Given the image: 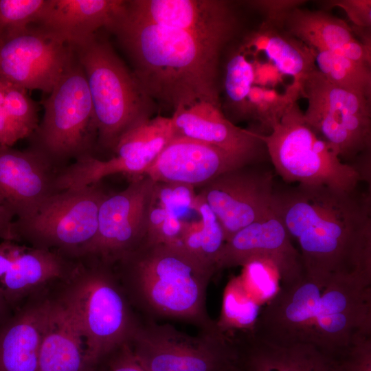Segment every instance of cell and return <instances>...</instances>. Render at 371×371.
<instances>
[{
  "mask_svg": "<svg viewBox=\"0 0 371 371\" xmlns=\"http://www.w3.org/2000/svg\"><path fill=\"white\" fill-rule=\"evenodd\" d=\"M271 210L297 242L306 276L322 282L335 274L371 277L370 190L276 183Z\"/></svg>",
  "mask_w": 371,
  "mask_h": 371,
  "instance_id": "1",
  "label": "cell"
},
{
  "mask_svg": "<svg viewBox=\"0 0 371 371\" xmlns=\"http://www.w3.org/2000/svg\"><path fill=\"white\" fill-rule=\"evenodd\" d=\"M134 75L152 100L175 110L199 100L221 105L220 55L224 47L181 30L142 19L128 10L113 31Z\"/></svg>",
  "mask_w": 371,
  "mask_h": 371,
  "instance_id": "2",
  "label": "cell"
},
{
  "mask_svg": "<svg viewBox=\"0 0 371 371\" xmlns=\"http://www.w3.org/2000/svg\"><path fill=\"white\" fill-rule=\"evenodd\" d=\"M113 267L133 308L144 319L183 321L200 330L217 329L206 306L215 271L181 245L144 239Z\"/></svg>",
  "mask_w": 371,
  "mask_h": 371,
  "instance_id": "3",
  "label": "cell"
},
{
  "mask_svg": "<svg viewBox=\"0 0 371 371\" xmlns=\"http://www.w3.org/2000/svg\"><path fill=\"white\" fill-rule=\"evenodd\" d=\"M49 290L76 322L90 371L112 350L130 343L141 322L113 266L98 259H76L69 274Z\"/></svg>",
  "mask_w": 371,
  "mask_h": 371,
  "instance_id": "4",
  "label": "cell"
},
{
  "mask_svg": "<svg viewBox=\"0 0 371 371\" xmlns=\"http://www.w3.org/2000/svg\"><path fill=\"white\" fill-rule=\"evenodd\" d=\"M73 49L87 78L100 142L113 149L126 131L150 117L153 100L107 41L95 35Z\"/></svg>",
  "mask_w": 371,
  "mask_h": 371,
  "instance_id": "5",
  "label": "cell"
},
{
  "mask_svg": "<svg viewBox=\"0 0 371 371\" xmlns=\"http://www.w3.org/2000/svg\"><path fill=\"white\" fill-rule=\"evenodd\" d=\"M275 173L285 183L324 185L352 190L361 182L352 166L306 122L297 101L287 107L268 133H260Z\"/></svg>",
  "mask_w": 371,
  "mask_h": 371,
  "instance_id": "6",
  "label": "cell"
},
{
  "mask_svg": "<svg viewBox=\"0 0 371 371\" xmlns=\"http://www.w3.org/2000/svg\"><path fill=\"white\" fill-rule=\"evenodd\" d=\"M106 195L100 182L57 192L31 216L13 221L14 240L78 259L96 235L99 209Z\"/></svg>",
  "mask_w": 371,
  "mask_h": 371,
  "instance_id": "7",
  "label": "cell"
},
{
  "mask_svg": "<svg viewBox=\"0 0 371 371\" xmlns=\"http://www.w3.org/2000/svg\"><path fill=\"white\" fill-rule=\"evenodd\" d=\"M300 93L307 100L306 122L341 161L353 167L370 155L371 100L333 85L317 67L301 82Z\"/></svg>",
  "mask_w": 371,
  "mask_h": 371,
  "instance_id": "8",
  "label": "cell"
},
{
  "mask_svg": "<svg viewBox=\"0 0 371 371\" xmlns=\"http://www.w3.org/2000/svg\"><path fill=\"white\" fill-rule=\"evenodd\" d=\"M43 102L44 115L34 134L41 153L56 168L58 164L89 153L97 129L87 78L75 53Z\"/></svg>",
  "mask_w": 371,
  "mask_h": 371,
  "instance_id": "9",
  "label": "cell"
},
{
  "mask_svg": "<svg viewBox=\"0 0 371 371\" xmlns=\"http://www.w3.org/2000/svg\"><path fill=\"white\" fill-rule=\"evenodd\" d=\"M130 345L146 371H225L238 367L233 337L218 329L191 335L169 324L144 319Z\"/></svg>",
  "mask_w": 371,
  "mask_h": 371,
  "instance_id": "10",
  "label": "cell"
},
{
  "mask_svg": "<svg viewBox=\"0 0 371 371\" xmlns=\"http://www.w3.org/2000/svg\"><path fill=\"white\" fill-rule=\"evenodd\" d=\"M371 337V278L335 274L311 311V344L334 361Z\"/></svg>",
  "mask_w": 371,
  "mask_h": 371,
  "instance_id": "11",
  "label": "cell"
},
{
  "mask_svg": "<svg viewBox=\"0 0 371 371\" xmlns=\"http://www.w3.org/2000/svg\"><path fill=\"white\" fill-rule=\"evenodd\" d=\"M267 162L236 168L199 188L197 194L216 216L225 241L271 214L276 173L273 168L265 165Z\"/></svg>",
  "mask_w": 371,
  "mask_h": 371,
  "instance_id": "12",
  "label": "cell"
},
{
  "mask_svg": "<svg viewBox=\"0 0 371 371\" xmlns=\"http://www.w3.org/2000/svg\"><path fill=\"white\" fill-rule=\"evenodd\" d=\"M155 181L142 175L122 191L107 194L98 213L96 235L80 258L90 257L113 265L146 238Z\"/></svg>",
  "mask_w": 371,
  "mask_h": 371,
  "instance_id": "13",
  "label": "cell"
},
{
  "mask_svg": "<svg viewBox=\"0 0 371 371\" xmlns=\"http://www.w3.org/2000/svg\"><path fill=\"white\" fill-rule=\"evenodd\" d=\"M173 138L170 117L159 115L142 120L120 136L113 157L102 160L88 155L71 164L67 170L68 181L72 187L82 188L114 174L142 175Z\"/></svg>",
  "mask_w": 371,
  "mask_h": 371,
  "instance_id": "14",
  "label": "cell"
},
{
  "mask_svg": "<svg viewBox=\"0 0 371 371\" xmlns=\"http://www.w3.org/2000/svg\"><path fill=\"white\" fill-rule=\"evenodd\" d=\"M74 55L71 47L42 27L29 26L0 43V78L50 93Z\"/></svg>",
  "mask_w": 371,
  "mask_h": 371,
  "instance_id": "15",
  "label": "cell"
},
{
  "mask_svg": "<svg viewBox=\"0 0 371 371\" xmlns=\"http://www.w3.org/2000/svg\"><path fill=\"white\" fill-rule=\"evenodd\" d=\"M128 10L148 22L223 47L232 39L238 25L232 3L224 0H133L128 1Z\"/></svg>",
  "mask_w": 371,
  "mask_h": 371,
  "instance_id": "16",
  "label": "cell"
},
{
  "mask_svg": "<svg viewBox=\"0 0 371 371\" xmlns=\"http://www.w3.org/2000/svg\"><path fill=\"white\" fill-rule=\"evenodd\" d=\"M254 258L271 261L276 267L280 286L292 284L306 274L300 251L282 221L272 212L225 241L216 263V271L242 267Z\"/></svg>",
  "mask_w": 371,
  "mask_h": 371,
  "instance_id": "17",
  "label": "cell"
},
{
  "mask_svg": "<svg viewBox=\"0 0 371 371\" xmlns=\"http://www.w3.org/2000/svg\"><path fill=\"white\" fill-rule=\"evenodd\" d=\"M260 161L201 142L175 137L144 175L155 182L199 188L227 171Z\"/></svg>",
  "mask_w": 371,
  "mask_h": 371,
  "instance_id": "18",
  "label": "cell"
},
{
  "mask_svg": "<svg viewBox=\"0 0 371 371\" xmlns=\"http://www.w3.org/2000/svg\"><path fill=\"white\" fill-rule=\"evenodd\" d=\"M170 118L175 137L201 142L258 161H269L260 133L237 126L225 116L221 105L196 100L178 106Z\"/></svg>",
  "mask_w": 371,
  "mask_h": 371,
  "instance_id": "19",
  "label": "cell"
},
{
  "mask_svg": "<svg viewBox=\"0 0 371 371\" xmlns=\"http://www.w3.org/2000/svg\"><path fill=\"white\" fill-rule=\"evenodd\" d=\"M56 168L34 149L0 146V198L16 219L31 216L56 188Z\"/></svg>",
  "mask_w": 371,
  "mask_h": 371,
  "instance_id": "20",
  "label": "cell"
},
{
  "mask_svg": "<svg viewBox=\"0 0 371 371\" xmlns=\"http://www.w3.org/2000/svg\"><path fill=\"white\" fill-rule=\"evenodd\" d=\"M128 1L47 0L37 23L74 49L105 27L113 31L126 13Z\"/></svg>",
  "mask_w": 371,
  "mask_h": 371,
  "instance_id": "21",
  "label": "cell"
},
{
  "mask_svg": "<svg viewBox=\"0 0 371 371\" xmlns=\"http://www.w3.org/2000/svg\"><path fill=\"white\" fill-rule=\"evenodd\" d=\"M48 295L29 297L0 328V371H37Z\"/></svg>",
  "mask_w": 371,
  "mask_h": 371,
  "instance_id": "22",
  "label": "cell"
},
{
  "mask_svg": "<svg viewBox=\"0 0 371 371\" xmlns=\"http://www.w3.org/2000/svg\"><path fill=\"white\" fill-rule=\"evenodd\" d=\"M75 262L54 251L21 245L0 278V289L15 310L31 296L66 278Z\"/></svg>",
  "mask_w": 371,
  "mask_h": 371,
  "instance_id": "23",
  "label": "cell"
},
{
  "mask_svg": "<svg viewBox=\"0 0 371 371\" xmlns=\"http://www.w3.org/2000/svg\"><path fill=\"white\" fill-rule=\"evenodd\" d=\"M282 29L314 51L327 52L371 66V49L363 45L345 21L327 11L297 8Z\"/></svg>",
  "mask_w": 371,
  "mask_h": 371,
  "instance_id": "24",
  "label": "cell"
},
{
  "mask_svg": "<svg viewBox=\"0 0 371 371\" xmlns=\"http://www.w3.org/2000/svg\"><path fill=\"white\" fill-rule=\"evenodd\" d=\"M243 371H336L335 361L311 344L280 346L250 332L233 336Z\"/></svg>",
  "mask_w": 371,
  "mask_h": 371,
  "instance_id": "25",
  "label": "cell"
},
{
  "mask_svg": "<svg viewBox=\"0 0 371 371\" xmlns=\"http://www.w3.org/2000/svg\"><path fill=\"white\" fill-rule=\"evenodd\" d=\"M37 371H90L79 328L49 289Z\"/></svg>",
  "mask_w": 371,
  "mask_h": 371,
  "instance_id": "26",
  "label": "cell"
},
{
  "mask_svg": "<svg viewBox=\"0 0 371 371\" xmlns=\"http://www.w3.org/2000/svg\"><path fill=\"white\" fill-rule=\"evenodd\" d=\"M245 52L263 53L281 74L300 85L316 68L312 49L282 28L262 23L240 47Z\"/></svg>",
  "mask_w": 371,
  "mask_h": 371,
  "instance_id": "27",
  "label": "cell"
},
{
  "mask_svg": "<svg viewBox=\"0 0 371 371\" xmlns=\"http://www.w3.org/2000/svg\"><path fill=\"white\" fill-rule=\"evenodd\" d=\"M194 211L199 220L185 221L180 245L216 272V263L225 243L223 230L214 212L197 194Z\"/></svg>",
  "mask_w": 371,
  "mask_h": 371,
  "instance_id": "28",
  "label": "cell"
},
{
  "mask_svg": "<svg viewBox=\"0 0 371 371\" xmlns=\"http://www.w3.org/2000/svg\"><path fill=\"white\" fill-rule=\"evenodd\" d=\"M261 305L247 290L240 276L232 278L223 292L217 329L229 335L251 331Z\"/></svg>",
  "mask_w": 371,
  "mask_h": 371,
  "instance_id": "29",
  "label": "cell"
},
{
  "mask_svg": "<svg viewBox=\"0 0 371 371\" xmlns=\"http://www.w3.org/2000/svg\"><path fill=\"white\" fill-rule=\"evenodd\" d=\"M313 51L317 69L328 82L371 100V66L330 52Z\"/></svg>",
  "mask_w": 371,
  "mask_h": 371,
  "instance_id": "30",
  "label": "cell"
},
{
  "mask_svg": "<svg viewBox=\"0 0 371 371\" xmlns=\"http://www.w3.org/2000/svg\"><path fill=\"white\" fill-rule=\"evenodd\" d=\"M254 82V65L239 47L229 57L223 78L227 109L238 119L248 118L247 99Z\"/></svg>",
  "mask_w": 371,
  "mask_h": 371,
  "instance_id": "31",
  "label": "cell"
},
{
  "mask_svg": "<svg viewBox=\"0 0 371 371\" xmlns=\"http://www.w3.org/2000/svg\"><path fill=\"white\" fill-rule=\"evenodd\" d=\"M301 96L300 85L292 82L284 93L254 85L247 99L248 118L257 120L262 128L269 131L284 111Z\"/></svg>",
  "mask_w": 371,
  "mask_h": 371,
  "instance_id": "32",
  "label": "cell"
},
{
  "mask_svg": "<svg viewBox=\"0 0 371 371\" xmlns=\"http://www.w3.org/2000/svg\"><path fill=\"white\" fill-rule=\"evenodd\" d=\"M47 0H0V43L37 23Z\"/></svg>",
  "mask_w": 371,
  "mask_h": 371,
  "instance_id": "33",
  "label": "cell"
},
{
  "mask_svg": "<svg viewBox=\"0 0 371 371\" xmlns=\"http://www.w3.org/2000/svg\"><path fill=\"white\" fill-rule=\"evenodd\" d=\"M240 277L249 293L261 304L278 291L280 278L275 265L263 258H254L243 266Z\"/></svg>",
  "mask_w": 371,
  "mask_h": 371,
  "instance_id": "34",
  "label": "cell"
},
{
  "mask_svg": "<svg viewBox=\"0 0 371 371\" xmlns=\"http://www.w3.org/2000/svg\"><path fill=\"white\" fill-rule=\"evenodd\" d=\"M3 111L25 137L33 134L38 126L36 107L27 90L8 82Z\"/></svg>",
  "mask_w": 371,
  "mask_h": 371,
  "instance_id": "35",
  "label": "cell"
},
{
  "mask_svg": "<svg viewBox=\"0 0 371 371\" xmlns=\"http://www.w3.org/2000/svg\"><path fill=\"white\" fill-rule=\"evenodd\" d=\"M194 188L178 183L155 182L153 201L172 216L183 220L194 211L196 196Z\"/></svg>",
  "mask_w": 371,
  "mask_h": 371,
  "instance_id": "36",
  "label": "cell"
},
{
  "mask_svg": "<svg viewBox=\"0 0 371 371\" xmlns=\"http://www.w3.org/2000/svg\"><path fill=\"white\" fill-rule=\"evenodd\" d=\"M184 223L183 220L169 215L153 201L148 216L145 240L154 243L180 244Z\"/></svg>",
  "mask_w": 371,
  "mask_h": 371,
  "instance_id": "37",
  "label": "cell"
},
{
  "mask_svg": "<svg viewBox=\"0 0 371 371\" xmlns=\"http://www.w3.org/2000/svg\"><path fill=\"white\" fill-rule=\"evenodd\" d=\"M306 1L303 0H253L247 3L264 16L262 23L282 28L288 14Z\"/></svg>",
  "mask_w": 371,
  "mask_h": 371,
  "instance_id": "38",
  "label": "cell"
},
{
  "mask_svg": "<svg viewBox=\"0 0 371 371\" xmlns=\"http://www.w3.org/2000/svg\"><path fill=\"white\" fill-rule=\"evenodd\" d=\"M91 371H146L136 359L130 343L106 355Z\"/></svg>",
  "mask_w": 371,
  "mask_h": 371,
  "instance_id": "39",
  "label": "cell"
},
{
  "mask_svg": "<svg viewBox=\"0 0 371 371\" xmlns=\"http://www.w3.org/2000/svg\"><path fill=\"white\" fill-rule=\"evenodd\" d=\"M321 3L323 10L335 7L341 8L355 26L371 27L370 0H330Z\"/></svg>",
  "mask_w": 371,
  "mask_h": 371,
  "instance_id": "40",
  "label": "cell"
},
{
  "mask_svg": "<svg viewBox=\"0 0 371 371\" xmlns=\"http://www.w3.org/2000/svg\"><path fill=\"white\" fill-rule=\"evenodd\" d=\"M23 132L3 112H0V146L11 147L17 141L25 138Z\"/></svg>",
  "mask_w": 371,
  "mask_h": 371,
  "instance_id": "41",
  "label": "cell"
},
{
  "mask_svg": "<svg viewBox=\"0 0 371 371\" xmlns=\"http://www.w3.org/2000/svg\"><path fill=\"white\" fill-rule=\"evenodd\" d=\"M21 245L15 241L3 240L0 243V278L8 269Z\"/></svg>",
  "mask_w": 371,
  "mask_h": 371,
  "instance_id": "42",
  "label": "cell"
},
{
  "mask_svg": "<svg viewBox=\"0 0 371 371\" xmlns=\"http://www.w3.org/2000/svg\"><path fill=\"white\" fill-rule=\"evenodd\" d=\"M14 214L8 205L0 198V238L3 240H12V224Z\"/></svg>",
  "mask_w": 371,
  "mask_h": 371,
  "instance_id": "43",
  "label": "cell"
},
{
  "mask_svg": "<svg viewBox=\"0 0 371 371\" xmlns=\"http://www.w3.org/2000/svg\"><path fill=\"white\" fill-rule=\"evenodd\" d=\"M14 311L0 289V328L9 320Z\"/></svg>",
  "mask_w": 371,
  "mask_h": 371,
  "instance_id": "44",
  "label": "cell"
},
{
  "mask_svg": "<svg viewBox=\"0 0 371 371\" xmlns=\"http://www.w3.org/2000/svg\"><path fill=\"white\" fill-rule=\"evenodd\" d=\"M7 83V81L0 78V112L3 110Z\"/></svg>",
  "mask_w": 371,
  "mask_h": 371,
  "instance_id": "45",
  "label": "cell"
},
{
  "mask_svg": "<svg viewBox=\"0 0 371 371\" xmlns=\"http://www.w3.org/2000/svg\"><path fill=\"white\" fill-rule=\"evenodd\" d=\"M225 371H243V370L240 368H239L238 367H234V368L228 369V370H227Z\"/></svg>",
  "mask_w": 371,
  "mask_h": 371,
  "instance_id": "46",
  "label": "cell"
},
{
  "mask_svg": "<svg viewBox=\"0 0 371 371\" xmlns=\"http://www.w3.org/2000/svg\"><path fill=\"white\" fill-rule=\"evenodd\" d=\"M337 371V370H336Z\"/></svg>",
  "mask_w": 371,
  "mask_h": 371,
  "instance_id": "47",
  "label": "cell"
}]
</instances>
